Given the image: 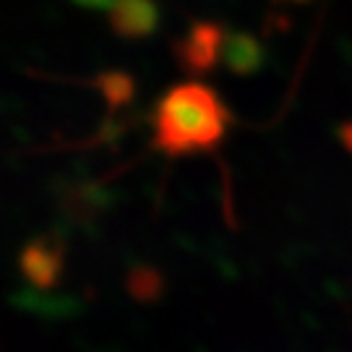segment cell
I'll use <instances>...</instances> for the list:
<instances>
[{"instance_id": "obj_2", "label": "cell", "mask_w": 352, "mask_h": 352, "mask_svg": "<svg viewBox=\"0 0 352 352\" xmlns=\"http://www.w3.org/2000/svg\"><path fill=\"white\" fill-rule=\"evenodd\" d=\"M227 34L225 29L214 24H196L188 34L183 37V42L177 45V55L183 65L193 71V74H204L209 71L219 55H225V45H227Z\"/></svg>"}, {"instance_id": "obj_3", "label": "cell", "mask_w": 352, "mask_h": 352, "mask_svg": "<svg viewBox=\"0 0 352 352\" xmlns=\"http://www.w3.org/2000/svg\"><path fill=\"white\" fill-rule=\"evenodd\" d=\"M107 16L115 34L126 39L149 37L160 24V8L154 0H115Z\"/></svg>"}, {"instance_id": "obj_5", "label": "cell", "mask_w": 352, "mask_h": 352, "mask_svg": "<svg viewBox=\"0 0 352 352\" xmlns=\"http://www.w3.org/2000/svg\"><path fill=\"white\" fill-rule=\"evenodd\" d=\"M74 3H78V6H84V8H113L115 0H74Z\"/></svg>"}, {"instance_id": "obj_1", "label": "cell", "mask_w": 352, "mask_h": 352, "mask_svg": "<svg viewBox=\"0 0 352 352\" xmlns=\"http://www.w3.org/2000/svg\"><path fill=\"white\" fill-rule=\"evenodd\" d=\"M154 146L164 154H206L225 139L230 110L214 89L188 81L164 91L154 115Z\"/></svg>"}, {"instance_id": "obj_4", "label": "cell", "mask_w": 352, "mask_h": 352, "mask_svg": "<svg viewBox=\"0 0 352 352\" xmlns=\"http://www.w3.org/2000/svg\"><path fill=\"white\" fill-rule=\"evenodd\" d=\"M225 55L230 65H235L240 71H251L256 65V58H258V47L245 34H230L225 45Z\"/></svg>"}]
</instances>
